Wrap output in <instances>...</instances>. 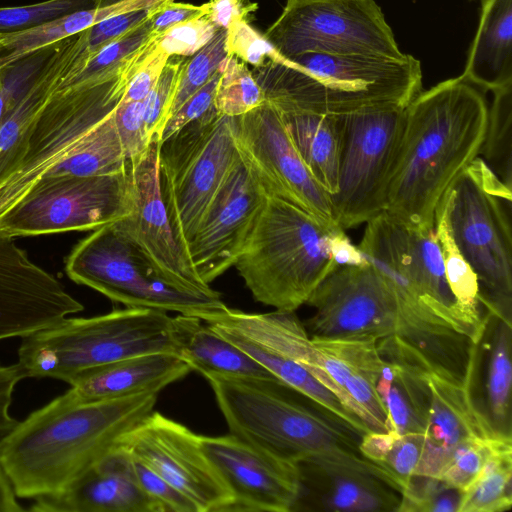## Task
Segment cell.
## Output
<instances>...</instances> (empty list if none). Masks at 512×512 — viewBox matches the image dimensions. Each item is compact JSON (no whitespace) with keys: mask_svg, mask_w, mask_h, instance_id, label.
I'll return each instance as SVG.
<instances>
[{"mask_svg":"<svg viewBox=\"0 0 512 512\" xmlns=\"http://www.w3.org/2000/svg\"><path fill=\"white\" fill-rule=\"evenodd\" d=\"M488 111L483 91L461 75L411 100L383 211L388 217L410 229H434L440 200L480 155Z\"/></svg>","mask_w":512,"mask_h":512,"instance_id":"6da1fadb","label":"cell"},{"mask_svg":"<svg viewBox=\"0 0 512 512\" xmlns=\"http://www.w3.org/2000/svg\"><path fill=\"white\" fill-rule=\"evenodd\" d=\"M157 392L77 402L63 394L19 422L0 464L19 498L63 490L153 411Z\"/></svg>","mask_w":512,"mask_h":512,"instance_id":"7a4b0ae2","label":"cell"},{"mask_svg":"<svg viewBox=\"0 0 512 512\" xmlns=\"http://www.w3.org/2000/svg\"><path fill=\"white\" fill-rule=\"evenodd\" d=\"M203 377L230 434L287 461L349 468L378 476L394 487L385 472L361 454L356 432L278 378L216 373Z\"/></svg>","mask_w":512,"mask_h":512,"instance_id":"3957f363","label":"cell"},{"mask_svg":"<svg viewBox=\"0 0 512 512\" xmlns=\"http://www.w3.org/2000/svg\"><path fill=\"white\" fill-rule=\"evenodd\" d=\"M265 100L279 110L323 115L405 108L422 91L419 60L305 52L280 55L252 71Z\"/></svg>","mask_w":512,"mask_h":512,"instance_id":"277c9868","label":"cell"},{"mask_svg":"<svg viewBox=\"0 0 512 512\" xmlns=\"http://www.w3.org/2000/svg\"><path fill=\"white\" fill-rule=\"evenodd\" d=\"M338 228L268 195L234 267L257 302L296 311L338 266L331 252Z\"/></svg>","mask_w":512,"mask_h":512,"instance_id":"5b68a950","label":"cell"},{"mask_svg":"<svg viewBox=\"0 0 512 512\" xmlns=\"http://www.w3.org/2000/svg\"><path fill=\"white\" fill-rule=\"evenodd\" d=\"M200 318L131 308L93 316L65 318L25 338L41 348L51 363V379L71 384L93 369L132 356L180 353Z\"/></svg>","mask_w":512,"mask_h":512,"instance_id":"8992f818","label":"cell"},{"mask_svg":"<svg viewBox=\"0 0 512 512\" xmlns=\"http://www.w3.org/2000/svg\"><path fill=\"white\" fill-rule=\"evenodd\" d=\"M511 189L479 156L442 197L454 242L477 276L487 309L511 322Z\"/></svg>","mask_w":512,"mask_h":512,"instance_id":"52a82bcc","label":"cell"},{"mask_svg":"<svg viewBox=\"0 0 512 512\" xmlns=\"http://www.w3.org/2000/svg\"><path fill=\"white\" fill-rule=\"evenodd\" d=\"M235 118L213 109L160 145V192L173 235L188 263L189 243L239 158Z\"/></svg>","mask_w":512,"mask_h":512,"instance_id":"ba28073f","label":"cell"},{"mask_svg":"<svg viewBox=\"0 0 512 512\" xmlns=\"http://www.w3.org/2000/svg\"><path fill=\"white\" fill-rule=\"evenodd\" d=\"M358 248L389 281L402 308L479 343L483 335L461 311L449 287L434 229H410L382 212L366 223Z\"/></svg>","mask_w":512,"mask_h":512,"instance_id":"9c48e42d","label":"cell"},{"mask_svg":"<svg viewBox=\"0 0 512 512\" xmlns=\"http://www.w3.org/2000/svg\"><path fill=\"white\" fill-rule=\"evenodd\" d=\"M144 62L100 81L56 88L34 122L16 171L0 190V215L36 181L95 137Z\"/></svg>","mask_w":512,"mask_h":512,"instance_id":"30bf717a","label":"cell"},{"mask_svg":"<svg viewBox=\"0 0 512 512\" xmlns=\"http://www.w3.org/2000/svg\"><path fill=\"white\" fill-rule=\"evenodd\" d=\"M65 270L72 281L126 307L177 312L202 319L226 306L222 298L193 295L166 284L112 224L80 240L67 256Z\"/></svg>","mask_w":512,"mask_h":512,"instance_id":"8fae6325","label":"cell"},{"mask_svg":"<svg viewBox=\"0 0 512 512\" xmlns=\"http://www.w3.org/2000/svg\"><path fill=\"white\" fill-rule=\"evenodd\" d=\"M131 210L126 170L48 176L0 215V232L16 237L94 231L123 219Z\"/></svg>","mask_w":512,"mask_h":512,"instance_id":"7c38bea8","label":"cell"},{"mask_svg":"<svg viewBox=\"0 0 512 512\" xmlns=\"http://www.w3.org/2000/svg\"><path fill=\"white\" fill-rule=\"evenodd\" d=\"M263 36L285 58L305 52L405 55L374 0H287Z\"/></svg>","mask_w":512,"mask_h":512,"instance_id":"4fadbf2b","label":"cell"},{"mask_svg":"<svg viewBox=\"0 0 512 512\" xmlns=\"http://www.w3.org/2000/svg\"><path fill=\"white\" fill-rule=\"evenodd\" d=\"M405 108L339 115L342 143L338 190L330 198L335 221L343 230L367 223L384 211Z\"/></svg>","mask_w":512,"mask_h":512,"instance_id":"5bb4252c","label":"cell"},{"mask_svg":"<svg viewBox=\"0 0 512 512\" xmlns=\"http://www.w3.org/2000/svg\"><path fill=\"white\" fill-rule=\"evenodd\" d=\"M185 495L198 512H228L233 496L197 435L152 411L116 444Z\"/></svg>","mask_w":512,"mask_h":512,"instance_id":"9a60e30c","label":"cell"},{"mask_svg":"<svg viewBox=\"0 0 512 512\" xmlns=\"http://www.w3.org/2000/svg\"><path fill=\"white\" fill-rule=\"evenodd\" d=\"M315 310L304 326L313 338L374 337L396 334L402 324L399 299L371 264L338 265L307 303Z\"/></svg>","mask_w":512,"mask_h":512,"instance_id":"2e32d148","label":"cell"},{"mask_svg":"<svg viewBox=\"0 0 512 512\" xmlns=\"http://www.w3.org/2000/svg\"><path fill=\"white\" fill-rule=\"evenodd\" d=\"M235 120L237 151L266 193L339 227L330 195L304 164L277 108L265 100Z\"/></svg>","mask_w":512,"mask_h":512,"instance_id":"e0dca14e","label":"cell"},{"mask_svg":"<svg viewBox=\"0 0 512 512\" xmlns=\"http://www.w3.org/2000/svg\"><path fill=\"white\" fill-rule=\"evenodd\" d=\"M160 145L153 142L128 160L126 173L132 210L112 225L137 248L166 284L185 293L221 298L191 267L173 235L160 192Z\"/></svg>","mask_w":512,"mask_h":512,"instance_id":"ac0fdd59","label":"cell"},{"mask_svg":"<svg viewBox=\"0 0 512 512\" xmlns=\"http://www.w3.org/2000/svg\"><path fill=\"white\" fill-rule=\"evenodd\" d=\"M267 196L239 155L188 246L189 263L205 283L210 284L234 266Z\"/></svg>","mask_w":512,"mask_h":512,"instance_id":"d6986e66","label":"cell"},{"mask_svg":"<svg viewBox=\"0 0 512 512\" xmlns=\"http://www.w3.org/2000/svg\"><path fill=\"white\" fill-rule=\"evenodd\" d=\"M412 349L428 390L424 451L417 475L438 477L457 446L472 439L500 435L495 433L472 394L477 344H470L464 376L434 364Z\"/></svg>","mask_w":512,"mask_h":512,"instance_id":"ffe728a7","label":"cell"},{"mask_svg":"<svg viewBox=\"0 0 512 512\" xmlns=\"http://www.w3.org/2000/svg\"><path fill=\"white\" fill-rule=\"evenodd\" d=\"M84 310L61 282L0 232V340L24 338Z\"/></svg>","mask_w":512,"mask_h":512,"instance_id":"44dd1931","label":"cell"},{"mask_svg":"<svg viewBox=\"0 0 512 512\" xmlns=\"http://www.w3.org/2000/svg\"><path fill=\"white\" fill-rule=\"evenodd\" d=\"M201 444L233 502L228 512H291L299 493L298 464L232 435L201 436Z\"/></svg>","mask_w":512,"mask_h":512,"instance_id":"7402d4cb","label":"cell"},{"mask_svg":"<svg viewBox=\"0 0 512 512\" xmlns=\"http://www.w3.org/2000/svg\"><path fill=\"white\" fill-rule=\"evenodd\" d=\"M34 512H165L136 482L129 455L114 446L58 493L34 499Z\"/></svg>","mask_w":512,"mask_h":512,"instance_id":"603a6c76","label":"cell"},{"mask_svg":"<svg viewBox=\"0 0 512 512\" xmlns=\"http://www.w3.org/2000/svg\"><path fill=\"white\" fill-rule=\"evenodd\" d=\"M299 493L293 511L397 512L401 494L373 474L312 462L298 463Z\"/></svg>","mask_w":512,"mask_h":512,"instance_id":"cb8c5ba5","label":"cell"},{"mask_svg":"<svg viewBox=\"0 0 512 512\" xmlns=\"http://www.w3.org/2000/svg\"><path fill=\"white\" fill-rule=\"evenodd\" d=\"M192 369L178 355L147 353L93 369L75 379L63 395L85 402L157 392L185 377Z\"/></svg>","mask_w":512,"mask_h":512,"instance_id":"d4e9b609","label":"cell"},{"mask_svg":"<svg viewBox=\"0 0 512 512\" xmlns=\"http://www.w3.org/2000/svg\"><path fill=\"white\" fill-rule=\"evenodd\" d=\"M81 49L80 33L60 41L35 79L0 122V190L16 171L40 111Z\"/></svg>","mask_w":512,"mask_h":512,"instance_id":"484cf974","label":"cell"},{"mask_svg":"<svg viewBox=\"0 0 512 512\" xmlns=\"http://www.w3.org/2000/svg\"><path fill=\"white\" fill-rule=\"evenodd\" d=\"M461 76L482 91L512 84V0H482L478 28Z\"/></svg>","mask_w":512,"mask_h":512,"instance_id":"4316f807","label":"cell"},{"mask_svg":"<svg viewBox=\"0 0 512 512\" xmlns=\"http://www.w3.org/2000/svg\"><path fill=\"white\" fill-rule=\"evenodd\" d=\"M277 110L304 164L331 197L338 190L342 143L340 116Z\"/></svg>","mask_w":512,"mask_h":512,"instance_id":"83f0119b","label":"cell"},{"mask_svg":"<svg viewBox=\"0 0 512 512\" xmlns=\"http://www.w3.org/2000/svg\"><path fill=\"white\" fill-rule=\"evenodd\" d=\"M512 325L491 313L479 342L487 352L479 409L496 434L511 435Z\"/></svg>","mask_w":512,"mask_h":512,"instance_id":"f1b7e54d","label":"cell"},{"mask_svg":"<svg viewBox=\"0 0 512 512\" xmlns=\"http://www.w3.org/2000/svg\"><path fill=\"white\" fill-rule=\"evenodd\" d=\"M192 370L201 375L216 373L233 377L276 378L248 353L219 335L200 319L180 353Z\"/></svg>","mask_w":512,"mask_h":512,"instance_id":"f546056e","label":"cell"},{"mask_svg":"<svg viewBox=\"0 0 512 512\" xmlns=\"http://www.w3.org/2000/svg\"><path fill=\"white\" fill-rule=\"evenodd\" d=\"M150 18L80 63L77 56L57 88L100 81L145 61L157 45Z\"/></svg>","mask_w":512,"mask_h":512,"instance_id":"4dcf8cb0","label":"cell"},{"mask_svg":"<svg viewBox=\"0 0 512 512\" xmlns=\"http://www.w3.org/2000/svg\"><path fill=\"white\" fill-rule=\"evenodd\" d=\"M434 231L451 292L466 318L483 335L491 312L484 303L476 274L454 242L442 200L435 211Z\"/></svg>","mask_w":512,"mask_h":512,"instance_id":"1f68e13d","label":"cell"},{"mask_svg":"<svg viewBox=\"0 0 512 512\" xmlns=\"http://www.w3.org/2000/svg\"><path fill=\"white\" fill-rule=\"evenodd\" d=\"M113 16L116 15L108 8H91L76 11L28 29L2 33L0 34V68Z\"/></svg>","mask_w":512,"mask_h":512,"instance_id":"d6a6232c","label":"cell"},{"mask_svg":"<svg viewBox=\"0 0 512 512\" xmlns=\"http://www.w3.org/2000/svg\"><path fill=\"white\" fill-rule=\"evenodd\" d=\"M361 454L381 468L401 493L418 474L424 451L423 433L369 432L359 441Z\"/></svg>","mask_w":512,"mask_h":512,"instance_id":"836d02e7","label":"cell"},{"mask_svg":"<svg viewBox=\"0 0 512 512\" xmlns=\"http://www.w3.org/2000/svg\"><path fill=\"white\" fill-rule=\"evenodd\" d=\"M512 441L501 445L461 491L458 512H504L512 506Z\"/></svg>","mask_w":512,"mask_h":512,"instance_id":"e575fe53","label":"cell"},{"mask_svg":"<svg viewBox=\"0 0 512 512\" xmlns=\"http://www.w3.org/2000/svg\"><path fill=\"white\" fill-rule=\"evenodd\" d=\"M480 154L499 179L512 187V84L493 91Z\"/></svg>","mask_w":512,"mask_h":512,"instance_id":"d590c367","label":"cell"},{"mask_svg":"<svg viewBox=\"0 0 512 512\" xmlns=\"http://www.w3.org/2000/svg\"><path fill=\"white\" fill-rule=\"evenodd\" d=\"M264 102V93L246 63L230 55L222 66L214 102L216 111L239 117Z\"/></svg>","mask_w":512,"mask_h":512,"instance_id":"8d00e7d4","label":"cell"},{"mask_svg":"<svg viewBox=\"0 0 512 512\" xmlns=\"http://www.w3.org/2000/svg\"><path fill=\"white\" fill-rule=\"evenodd\" d=\"M226 30L219 29L198 52L182 63L169 116L218 72L229 57Z\"/></svg>","mask_w":512,"mask_h":512,"instance_id":"74e56055","label":"cell"},{"mask_svg":"<svg viewBox=\"0 0 512 512\" xmlns=\"http://www.w3.org/2000/svg\"><path fill=\"white\" fill-rule=\"evenodd\" d=\"M512 437L477 438L457 446L437 478L459 490L466 488L478 475L489 457Z\"/></svg>","mask_w":512,"mask_h":512,"instance_id":"f35d334b","label":"cell"},{"mask_svg":"<svg viewBox=\"0 0 512 512\" xmlns=\"http://www.w3.org/2000/svg\"><path fill=\"white\" fill-rule=\"evenodd\" d=\"M400 494L397 512H458L461 500V490L430 476H413Z\"/></svg>","mask_w":512,"mask_h":512,"instance_id":"ab89813d","label":"cell"},{"mask_svg":"<svg viewBox=\"0 0 512 512\" xmlns=\"http://www.w3.org/2000/svg\"><path fill=\"white\" fill-rule=\"evenodd\" d=\"M95 0H46L14 7H0V34L28 29L70 13L91 9Z\"/></svg>","mask_w":512,"mask_h":512,"instance_id":"60d3db41","label":"cell"},{"mask_svg":"<svg viewBox=\"0 0 512 512\" xmlns=\"http://www.w3.org/2000/svg\"><path fill=\"white\" fill-rule=\"evenodd\" d=\"M183 59L169 58L156 84L143 100L144 127L149 144L160 142L176 91Z\"/></svg>","mask_w":512,"mask_h":512,"instance_id":"b9f144b4","label":"cell"},{"mask_svg":"<svg viewBox=\"0 0 512 512\" xmlns=\"http://www.w3.org/2000/svg\"><path fill=\"white\" fill-rule=\"evenodd\" d=\"M160 7L119 14L104 19L83 30L80 32L82 47L77 56V61L80 63L84 62L108 44L151 18Z\"/></svg>","mask_w":512,"mask_h":512,"instance_id":"7bdbcfd3","label":"cell"},{"mask_svg":"<svg viewBox=\"0 0 512 512\" xmlns=\"http://www.w3.org/2000/svg\"><path fill=\"white\" fill-rule=\"evenodd\" d=\"M219 30L206 16L177 24L157 39V48L169 57H191Z\"/></svg>","mask_w":512,"mask_h":512,"instance_id":"ee69618b","label":"cell"},{"mask_svg":"<svg viewBox=\"0 0 512 512\" xmlns=\"http://www.w3.org/2000/svg\"><path fill=\"white\" fill-rule=\"evenodd\" d=\"M226 47L232 55L246 64L261 67L279 57V52L248 20H239L226 29Z\"/></svg>","mask_w":512,"mask_h":512,"instance_id":"f6af8a7d","label":"cell"},{"mask_svg":"<svg viewBox=\"0 0 512 512\" xmlns=\"http://www.w3.org/2000/svg\"><path fill=\"white\" fill-rule=\"evenodd\" d=\"M129 457L136 482L163 506L165 512H198L196 506L185 495L148 466L130 455Z\"/></svg>","mask_w":512,"mask_h":512,"instance_id":"bcb514c9","label":"cell"},{"mask_svg":"<svg viewBox=\"0 0 512 512\" xmlns=\"http://www.w3.org/2000/svg\"><path fill=\"white\" fill-rule=\"evenodd\" d=\"M221 70L222 68L170 115L162 130L160 143L215 109L214 102Z\"/></svg>","mask_w":512,"mask_h":512,"instance_id":"7dc6e473","label":"cell"},{"mask_svg":"<svg viewBox=\"0 0 512 512\" xmlns=\"http://www.w3.org/2000/svg\"><path fill=\"white\" fill-rule=\"evenodd\" d=\"M116 129L127 159L142 153L149 145L144 127L143 101H120L114 112Z\"/></svg>","mask_w":512,"mask_h":512,"instance_id":"c3c4849f","label":"cell"},{"mask_svg":"<svg viewBox=\"0 0 512 512\" xmlns=\"http://www.w3.org/2000/svg\"><path fill=\"white\" fill-rule=\"evenodd\" d=\"M169 56L156 48L147 61L134 73L127 83L123 102L143 101L159 79Z\"/></svg>","mask_w":512,"mask_h":512,"instance_id":"681fc988","label":"cell"},{"mask_svg":"<svg viewBox=\"0 0 512 512\" xmlns=\"http://www.w3.org/2000/svg\"><path fill=\"white\" fill-rule=\"evenodd\" d=\"M24 378H26V374L19 363L8 366L0 365V444L19 423L10 415L9 407L14 388Z\"/></svg>","mask_w":512,"mask_h":512,"instance_id":"f907efd6","label":"cell"},{"mask_svg":"<svg viewBox=\"0 0 512 512\" xmlns=\"http://www.w3.org/2000/svg\"><path fill=\"white\" fill-rule=\"evenodd\" d=\"M206 13L205 4L196 6L174 1L168 2L160 7L150 18L151 35L158 38L171 27L205 16Z\"/></svg>","mask_w":512,"mask_h":512,"instance_id":"816d5d0a","label":"cell"},{"mask_svg":"<svg viewBox=\"0 0 512 512\" xmlns=\"http://www.w3.org/2000/svg\"><path fill=\"white\" fill-rule=\"evenodd\" d=\"M205 6V16L217 28L224 30L239 20H248L250 14L257 9V4L246 3L245 0H211Z\"/></svg>","mask_w":512,"mask_h":512,"instance_id":"f5cc1de1","label":"cell"},{"mask_svg":"<svg viewBox=\"0 0 512 512\" xmlns=\"http://www.w3.org/2000/svg\"><path fill=\"white\" fill-rule=\"evenodd\" d=\"M331 252L338 265H365L368 263L358 246L352 244L342 228L335 230L332 235Z\"/></svg>","mask_w":512,"mask_h":512,"instance_id":"db71d44e","label":"cell"},{"mask_svg":"<svg viewBox=\"0 0 512 512\" xmlns=\"http://www.w3.org/2000/svg\"><path fill=\"white\" fill-rule=\"evenodd\" d=\"M17 498L12 484L0 464V512L24 511Z\"/></svg>","mask_w":512,"mask_h":512,"instance_id":"11a10c76","label":"cell"},{"mask_svg":"<svg viewBox=\"0 0 512 512\" xmlns=\"http://www.w3.org/2000/svg\"><path fill=\"white\" fill-rule=\"evenodd\" d=\"M7 112V101L3 86V79L0 72V122L3 119L5 113Z\"/></svg>","mask_w":512,"mask_h":512,"instance_id":"9f6ffc18","label":"cell"}]
</instances>
